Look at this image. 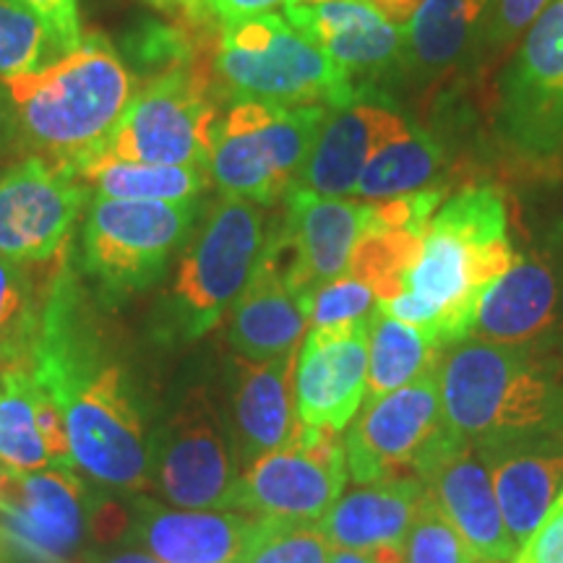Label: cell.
Returning a JSON list of instances; mask_svg holds the SVG:
<instances>
[{
  "label": "cell",
  "instance_id": "6da1fadb",
  "mask_svg": "<svg viewBox=\"0 0 563 563\" xmlns=\"http://www.w3.org/2000/svg\"><path fill=\"white\" fill-rule=\"evenodd\" d=\"M32 368L42 389L58 399L74 464L112 488L150 483L144 415L121 365L104 357L102 336L68 264L51 282Z\"/></svg>",
  "mask_w": 563,
  "mask_h": 563
},
{
  "label": "cell",
  "instance_id": "7c38bea8",
  "mask_svg": "<svg viewBox=\"0 0 563 563\" xmlns=\"http://www.w3.org/2000/svg\"><path fill=\"white\" fill-rule=\"evenodd\" d=\"M446 431L439 371L397 391L365 397L344 439L350 475L361 485L418 477Z\"/></svg>",
  "mask_w": 563,
  "mask_h": 563
},
{
  "label": "cell",
  "instance_id": "7a4b0ae2",
  "mask_svg": "<svg viewBox=\"0 0 563 563\" xmlns=\"http://www.w3.org/2000/svg\"><path fill=\"white\" fill-rule=\"evenodd\" d=\"M519 258L509 238V209L496 186H467L428 222L418 262L402 292L378 300L394 319L420 329L439 350L467 340L483 295Z\"/></svg>",
  "mask_w": 563,
  "mask_h": 563
},
{
  "label": "cell",
  "instance_id": "83f0119b",
  "mask_svg": "<svg viewBox=\"0 0 563 563\" xmlns=\"http://www.w3.org/2000/svg\"><path fill=\"white\" fill-rule=\"evenodd\" d=\"M488 0H422L405 30V60L420 74L452 68L473 40Z\"/></svg>",
  "mask_w": 563,
  "mask_h": 563
},
{
  "label": "cell",
  "instance_id": "ee69618b",
  "mask_svg": "<svg viewBox=\"0 0 563 563\" xmlns=\"http://www.w3.org/2000/svg\"><path fill=\"white\" fill-rule=\"evenodd\" d=\"M329 563H382L373 553H357V551H342V548H334L332 561Z\"/></svg>",
  "mask_w": 563,
  "mask_h": 563
},
{
  "label": "cell",
  "instance_id": "7bdbcfd3",
  "mask_svg": "<svg viewBox=\"0 0 563 563\" xmlns=\"http://www.w3.org/2000/svg\"><path fill=\"white\" fill-rule=\"evenodd\" d=\"M13 144H19L16 118H13L9 91H5L3 84H0V159L13 150Z\"/></svg>",
  "mask_w": 563,
  "mask_h": 563
},
{
  "label": "cell",
  "instance_id": "b9f144b4",
  "mask_svg": "<svg viewBox=\"0 0 563 563\" xmlns=\"http://www.w3.org/2000/svg\"><path fill=\"white\" fill-rule=\"evenodd\" d=\"M373 11H378L382 16L389 21V24L397 26V30H407L415 13L422 5V0H368Z\"/></svg>",
  "mask_w": 563,
  "mask_h": 563
},
{
  "label": "cell",
  "instance_id": "f6af8a7d",
  "mask_svg": "<svg viewBox=\"0 0 563 563\" xmlns=\"http://www.w3.org/2000/svg\"><path fill=\"white\" fill-rule=\"evenodd\" d=\"M152 5H157V9H167V11H194L199 9V0H150Z\"/></svg>",
  "mask_w": 563,
  "mask_h": 563
},
{
  "label": "cell",
  "instance_id": "ab89813d",
  "mask_svg": "<svg viewBox=\"0 0 563 563\" xmlns=\"http://www.w3.org/2000/svg\"><path fill=\"white\" fill-rule=\"evenodd\" d=\"M551 0H498L488 26V42L493 47L511 45L519 34L530 30L534 19L543 13Z\"/></svg>",
  "mask_w": 563,
  "mask_h": 563
},
{
  "label": "cell",
  "instance_id": "d4e9b609",
  "mask_svg": "<svg viewBox=\"0 0 563 563\" xmlns=\"http://www.w3.org/2000/svg\"><path fill=\"white\" fill-rule=\"evenodd\" d=\"M399 121L402 115L391 108L363 102L361 97L344 108L329 110L311 157L292 188L347 199L355 194L357 178L373 150Z\"/></svg>",
  "mask_w": 563,
  "mask_h": 563
},
{
  "label": "cell",
  "instance_id": "e575fe53",
  "mask_svg": "<svg viewBox=\"0 0 563 563\" xmlns=\"http://www.w3.org/2000/svg\"><path fill=\"white\" fill-rule=\"evenodd\" d=\"M332 548L319 525L272 522L258 517L256 534L241 563H329Z\"/></svg>",
  "mask_w": 563,
  "mask_h": 563
},
{
  "label": "cell",
  "instance_id": "ba28073f",
  "mask_svg": "<svg viewBox=\"0 0 563 563\" xmlns=\"http://www.w3.org/2000/svg\"><path fill=\"white\" fill-rule=\"evenodd\" d=\"M327 115L321 104L232 102L211 123L209 180L222 196L272 207L298 183Z\"/></svg>",
  "mask_w": 563,
  "mask_h": 563
},
{
  "label": "cell",
  "instance_id": "52a82bcc",
  "mask_svg": "<svg viewBox=\"0 0 563 563\" xmlns=\"http://www.w3.org/2000/svg\"><path fill=\"white\" fill-rule=\"evenodd\" d=\"M490 136L530 175L563 173V0L532 21L490 91Z\"/></svg>",
  "mask_w": 563,
  "mask_h": 563
},
{
  "label": "cell",
  "instance_id": "7402d4cb",
  "mask_svg": "<svg viewBox=\"0 0 563 563\" xmlns=\"http://www.w3.org/2000/svg\"><path fill=\"white\" fill-rule=\"evenodd\" d=\"M258 517L139 501L136 538L159 563H241Z\"/></svg>",
  "mask_w": 563,
  "mask_h": 563
},
{
  "label": "cell",
  "instance_id": "ac0fdd59",
  "mask_svg": "<svg viewBox=\"0 0 563 563\" xmlns=\"http://www.w3.org/2000/svg\"><path fill=\"white\" fill-rule=\"evenodd\" d=\"M84 485L74 470L11 473L0 467V530L42 561H66L81 538Z\"/></svg>",
  "mask_w": 563,
  "mask_h": 563
},
{
  "label": "cell",
  "instance_id": "bcb514c9",
  "mask_svg": "<svg viewBox=\"0 0 563 563\" xmlns=\"http://www.w3.org/2000/svg\"><path fill=\"white\" fill-rule=\"evenodd\" d=\"M110 563H159V561L146 553H123V555H115Z\"/></svg>",
  "mask_w": 563,
  "mask_h": 563
},
{
  "label": "cell",
  "instance_id": "74e56055",
  "mask_svg": "<svg viewBox=\"0 0 563 563\" xmlns=\"http://www.w3.org/2000/svg\"><path fill=\"white\" fill-rule=\"evenodd\" d=\"M24 11H30L34 19L45 26L51 34L55 51L66 55L76 51L81 42V19H79V0H13Z\"/></svg>",
  "mask_w": 563,
  "mask_h": 563
},
{
  "label": "cell",
  "instance_id": "8fae6325",
  "mask_svg": "<svg viewBox=\"0 0 563 563\" xmlns=\"http://www.w3.org/2000/svg\"><path fill=\"white\" fill-rule=\"evenodd\" d=\"M347 483L344 441L332 428L300 426L287 446L264 454L238 477L230 509L272 522H321Z\"/></svg>",
  "mask_w": 563,
  "mask_h": 563
},
{
  "label": "cell",
  "instance_id": "8d00e7d4",
  "mask_svg": "<svg viewBox=\"0 0 563 563\" xmlns=\"http://www.w3.org/2000/svg\"><path fill=\"white\" fill-rule=\"evenodd\" d=\"M378 298L368 285L355 277H344L327 282L313 292L311 302V329L340 327V323L361 321L376 311Z\"/></svg>",
  "mask_w": 563,
  "mask_h": 563
},
{
  "label": "cell",
  "instance_id": "f546056e",
  "mask_svg": "<svg viewBox=\"0 0 563 563\" xmlns=\"http://www.w3.org/2000/svg\"><path fill=\"white\" fill-rule=\"evenodd\" d=\"M95 196L123 201H196L207 186L203 167L95 159L79 173Z\"/></svg>",
  "mask_w": 563,
  "mask_h": 563
},
{
  "label": "cell",
  "instance_id": "d6a6232c",
  "mask_svg": "<svg viewBox=\"0 0 563 563\" xmlns=\"http://www.w3.org/2000/svg\"><path fill=\"white\" fill-rule=\"evenodd\" d=\"M426 232L394 230L371 222V228L352 251L347 277H355L376 292L378 300H391L402 292L405 274L418 262Z\"/></svg>",
  "mask_w": 563,
  "mask_h": 563
},
{
  "label": "cell",
  "instance_id": "ffe728a7",
  "mask_svg": "<svg viewBox=\"0 0 563 563\" xmlns=\"http://www.w3.org/2000/svg\"><path fill=\"white\" fill-rule=\"evenodd\" d=\"M285 19L350 76H376L405 60V30L373 11L368 0L285 3Z\"/></svg>",
  "mask_w": 563,
  "mask_h": 563
},
{
  "label": "cell",
  "instance_id": "3957f363",
  "mask_svg": "<svg viewBox=\"0 0 563 563\" xmlns=\"http://www.w3.org/2000/svg\"><path fill=\"white\" fill-rule=\"evenodd\" d=\"M16 118L19 144L79 175L121 121L136 81L112 42L84 34L79 47L34 74L3 81Z\"/></svg>",
  "mask_w": 563,
  "mask_h": 563
},
{
  "label": "cell",
  "instance_id": "7dc6e473",
  "mask_svg": "<svg viewBox=\"0 0 563 563\" xmlns=\"http://www.w3.org/2000/svg\"><path fill=\"white\" fill-rule=\"evenodd\" d=\"M285 3H327V0H285Z\"/></svg>",
  "mask_w": 563,
  "mask_h": 563
},
{
  "label": "cell",
  "instance_id": "4316f807",
  "mask_svg": "<svg viewBox=\"0 0 563 563\" xmlns=\"http://www.w3.org/2000/svg\"><path fill=\"white\" fill-rule=\"evenodd\" d=\"M441 167L439 144L402 118L373 150L352 196L363 201H382L433 188Z\"/></svg>",
  "mask_w": 563,
  "mask_h": 563
},
{
  "label": "cell",
  "instance_id": "2e32d148",
  "mask_svg": "<svg viewBox=\"0 0 563 563\" xmlns=\"http://www.w3.org/2000/svg\"><path fill=\"white\" fill-rule=\"evenodd\" d=\"M285 220L269 241L300 290L316 292L347 274L352 251L373 222V201L319 196L290 188Z\"/></svg>",
  "mask_w": 563,
  "mask_h": 563
},
{
  "label": "cell",
  "instance_id": "f35d334b",
  "mask_svg": "<svg viewBox=\"0 0 563 563\" xmlns=\"http://www.w3.org/2000/svg\"><path fill=\"white\" fill-rule=\"evenodd\" d=\"M511 563H563V490Z\"/></svg>",
  "mask_w": 563,
  "mask_h": 563
},
{
  "label": "cell",
  "instance_id": "5b68a950",
  "mask_svg": "<svg viewBox=\"0 0 563 563\" xmlns=\"http://www.w3.org/2000/svg\"><path fill=\"white\" fill-rule=\"evenodd\" d=\"M211 74L217 91L235 102L321 104L336 110L357 100L350 76L290 21L272 11L220 24Z\"/></svg>",
  "mask_w": 563,
  "mask_h": 563
},
{
  "label": "cell",
  "instance_id": "d6986e66",
  "mask_svg": "<svg viewBox=\"0 0 563 563\" xmlns=\"http://www.w3.org/2000/svg\"><path fill=\"white\" fill-rule=\"evenodd\" d=\"M311 302L313 295L295 285L269 241L256 274L232 306L228 327L232 350L251 363L298 352L311 327Z\"/></svg>",
  "mask_w": 563,
  "mask_h": 563
},
{
  "label": "cell",
  "instance_id": "d590c367",
  "mask_svg": "<svg viewBox=\"0 0 563 563\" xmlns=\"http://www.w3.org/2000/svg\"><path fill=\"white\" fill-rule=\"evenodd\" d=\"M405 563H477L428 490L405 540Z\"/></svg>",
  "mask_w": 563,
  "mask_h": 563
},
{
  "label": "cell",
  "instance_id": "cb8c5ba5",
  "mask_svg": "<svg viewBox=\"0 0 563 563\" xmlns=\"http://www.w3.org/2000/svg\"><path fill=\"white\" fill-rule=\"evenodd\" d=\"M514 545L522 548L563 490V449L519 439L481 443ZM519 553V551H517Z\"/></svg>",
  "mask_w": 563,
  "mask_h": 563
},
{
  "label": "cell",
  "instance_id": "603a6c76",
  "mask_svg": "<svg viewBox=\"0 0 563 563\" xmlns=\"http://www.w3.org/2000/svg\"><path fill=\"white\" fill-rule=\"evenodd\" d=\"M426 485L418 477L368 483L336 498L321 517L319 530L329 545L357 553L405 551Z\"/></svg>",
  "mask_w": 563,
  "mask_h": 563
},
{
  "label": "cell",
  "instance_id": "30bf717a",
  "mask_svg": "<svg viewBox=\"0 0 563 563\" xmlns=\"http://www.w3.org/2000/svg\"><path fill=\"white\" fill-rule=\"evenodd\" d=\"M199 220L196 201H123L91 196L81 235V266L108 300L146 290Z\"/></svg>",
  "mask_w": 563,
  "mask_h": 563
},
{
  "label": "cell",
  "instance_id": "44dd1931",
  "mask_svg": "<svg viewBox=\"0 0 563 563\" xmlns=\"http://www.w3.org/2000/svg\"><path fill=\"white\" fill-rule=\"evenodd\" d=\"M295 365L298 357H274L251 363L238 361V386L232 397V443H235L241 473L264 454L287 446L300 431L295 407Z\"/></svg>",
  "mask_w": 563,
  "mask_h": 563
},
{
  "label": "cell",
  "instance_id": "8992f818",
  "mask_svg": "<svg viewBox=\"0 0 563 563\" xmlns=\"http://www.w3.org/2000/svg\"><path fill=\"white\" fill-rule=\"evenodd\" d=\"M269 243L262 203L222 196L191 230L173 290L159 308V336L199 340L235 306Z\"/></svg>",
  "mask_w": 563,
  "mask_h": 563
},
{
  "label": "cell",
  "instance_id": "1f68e13d",
  "mask_svg": "<svg viewBox=\"0 0 563 563\" xmlns=\"http://www.w3.org/2000/svg\"><path fill=\"white\" fill-rule=\"evenodd\" d=\"M58 266L60 258L45 277H37L34 266L0 256V363L32 357Z\"/></svg>",
  "mask_w": 563,
  "mask_h": 563
},
{
  "label": "cell",
  "instance_id": "277c9868",
  "mask_svg": "<svg viewBox=\"0 0 563 563\" xmlns=\"http://www.w3.org/2000/svg\"><path fill=\"white\" fill-rule=\"evenodd\" d=\"M446 428L475 443L509 441L563 422V376L522 344L456 342L439 361Z\"/></svg>",
  "mask_w": 563,
  "mask_h": 563
},
{
  "label": "cell",
  "instance_id": "836d02e7",
  "mask_svg": "<svg viewBox=\"0 0 563 563\" xmlns=\"http://www.w3.org/2000/svg\"><path fill=\"white\" fill-rule=\"evenodd\" d=\"M58 58L45 26L13 0H0V81L34 74Z\"/></svg>",
  "mask_w": 563,
  "mask_h": 563
},
{
  "label": "cell",
  "instance_id": "e0dca14e",
  "mask_svg": "<svg viewBox=\"0 0 563 563\" xmlns=\"http://www.w3.org/2000/svg\"><path fill=\"white\" fill-rule=\"evenodd\" d=\"M368 319L311 329L295 365L302 426L342 431L368 389Z\"/></svg>",
  "mask_w": 563,
  "mask_h": 563
},
{
  "label": "cell",
  "instance_id": "9a60e30c",
  "mask_svg": "<svg viewBox=\"0 0 563 563\" xmlns=\"http://www.w3.org/2000/svg\"><path fill=\"white\" fill-rule=\"evenodd\" d=\"M426 485L443 517L452 522L477 563H511L519 548L506 530L496 490H493L488 456L481 443L446 431L433 454L420 467Z\"/></svg>",
  "mask_w": 563,
  "mask_h": 563
},
{
  "label": "cell",
  "instance_id": "9c48e42d",
  "mask_svg": "<svg viewBox=\"0 0 563 563\" xmlns=\"http://www.w3.org/2000/svg\"><path fill=\"white\" fill-rule=\"evenodd\" d=\"M214 95L211 60L183 63L146 76L95 159L191 165L207 170L211 123L220 115Z\"/></svg>",
  "mask_w": 563,
  "mask_h": 563
},
{
  "label": "cell",
  "instance_id": "484cf974",
  "mask_svg": "<svg viewBox=\"0 0 563 563\" xmlns=\"http://www.w3.org/2000/svg\"><path fill=\"white\" fill-rule=\"evenodd\" d=\"M559 287L551 266L519 256L483 295L470 336L501 344H525L545 332L555 319Z\"/></svg>",
  "mask_w": 563,
  "mask_h": 563
},
{
  "label": "cell",
  "instance_id": "4fadbf2b",
  "mask_svg": "<svg viewBox=\"0 0 563 563\" xmlns=\"http://www.w3.org/2000/svg\"><path fill=\"white\" fill-rule=\"evenodd\" d=\"M230 426L201 391L188 394L152 435L150 477L178 509H230L241 462Z\"/></svg>",
  "mask_w": 563,
  "mask_h": 563
},
{
  "label": "cell",
  "instance_id": "60d3db41",
  "mask_svg": "<svg viewBox=\"0 0 563 563\" xmlns=\"http://www.w3.org/2000/svg\"><path fill=\"white\" fill-rule=\"evenodd\" d=\"M199 3L211 13V16L220 21V24H224V21L266 13L272 5L285 3V0H199Z\"/></svg>",
  "mask_w": 563,
  "mask_h": 563
},
{
  "label": "cell",
  "instance_id": "4dcf8cb0",
  "mask_svg": "<svg viewBox=\"0 0 563 563\" xmlns=\"http://www.w3.org/2000/svg\"><path fill=\"white\" fill-rule=\"evenodd\" d=\"M0 467L11 473L55 467L34 410L32 357L0 363Z\"/></svg>",
  "mask_w": 563,
  "mask_h": 563
},
{
  "label": "cell",
  "instance_id": "f1b7e54d",
  "mask_svg": "<svg viewBox=\"0 0 563 563\" xmlns=\"http://www.w3.org/2000/svg\"><path fill=\"white\" fill-rule=\"evenodd\" d=\"M443 350L420 329L394 319L376 306L368 323V389L365 397H382L439 371Z\"/></svg>",
  "mask_w": 563,
  "mask_h": 563
},
{
  "label": "cell",
  "instance_id": "5bb4252c",
  "mask_svg": "<svg viewBox=\"0 0 563 563\" xmlns=\"http://www.w3.org/2000/svg\"><path fill=\"white\" fill-rule=\"evenodd\" d=\"M87 199L79 175L26 154L0 173V256L26 266L58 262Z\"/></svg>",
  "mask_w": 563,
  "mask_h": 563
}]
</instances>
